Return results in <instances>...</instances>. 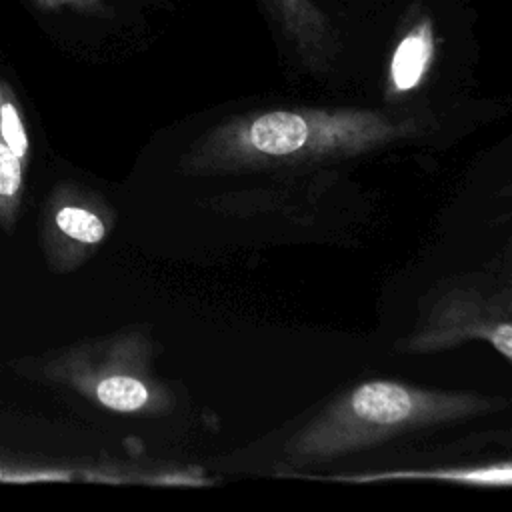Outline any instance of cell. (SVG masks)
<instances>
[{
    "mask_svg": "<svg viewBox=\"0 0 512 512\" xmlns=\"http://www.w3.org/2000/svg\"><path fill=\"white\" fill-rule=\"evenodd\" d=\"M404 134V124L374 110L278 108L218 126L186 164L194 170H238L346 158Z\"/></svg>",
    "mask_w": 512,
    "mask_h": 512,
    "instance_id": "6da1fadb",
    "label": "cell"
},
{
    "mask_svg": "<svg viewBox=\"0 0 512 512\" xmlns=\"http://www.w3.org/2000/svg\"><path fill=\"white\" fill-rule=\"evenodd\" d=\"M488 402L470 394L414 388L396 380H368L334 404L288 442L298 462H320L350 454L424 426L468 418Z\"/></svg>",
    "mask_w": 512,
    "mask_h": 512,
    "instance_id": "7a4b0ae2",
    "label": "cell"
},
{
    "mask_svg": "<svg viewBox=\"0 0 512 512\" xmlns=\"http://www.w3.org/2000/svg\"><path fill=\"white\" fill-rule=\"evenodd\" d=\"M146 358L144 338L128 334L62 354L52 372L106 410L156 414L168 404V396L148 376Z\"/></svg>",
    "mask_w": 512,
    "mask_h": 512,
    "instance_id": "3957f363",
    "label": "cell"
},
{
    "mask_svg": "<svg viewBox=\"0 0 512 512\" xmlns=\"http://www.w3.org/2000/svg\"><path fill=\"white\" fill-rule=\"evenodd\" d=\"M112 212L84 192H56L46 206L44 242L50 262L70 272L108 236Z\"/></svg>",
    "mask_w": 512,
    "mask_h": 512,
    "instance_id": "277c9868",
    "label": "cell"
},
{
    "mask_svg": "<svg viewBox=\"0 0 512 512\" xmlns=\"http://www.w3.org/2000/svg\"><path fill=\"white\" fill-rule=\"evenodd\" d=\"M284 34L310 62L330 56L334 34L328 16L314 0H264Z\"/></svg>",
    "mask_w": 512,
    "mask_h": 512,
    "instance_id": "5b68a950",
    "label": "cell"
},
{
    "mask_svg": "<svg viewBox=\"0 0 512 512\" xmlns=\"http://www.w3.org/2000/svg\"><path fill=\"white\" fill-rule=\"evenodd\" d=\"M436 52V36L430 18L418 20L396 44L390 68H388V82L394 94H404L414 90L434 60Z\"/></svg>",
    "mask_w": 512,
    "mask_h": 512,
    "instance_id": "8992f818",
    "label": "cell"
},
{
    "mask_svg": "<svg viewBox=\"0 0 512 512\" xmlns=\"http://www.w3.org/2000/svg\"><path fill=\"white\" fill-rule=\"evenodd\" d=\"M388 478H430V480H448L462 484H480V486H512V464H490L476 468H446V470H412V472H382L368 474L358 478H348L356 482L370 480H388Z\"/></svg>",
    "mask_w": 512,
    "mask_h": 512,
    "instance_id": "52a82bcc",
    "label": "cell"
},
{
    "mask_svg": "<svg viewBox=\"0 0 512 512\" xmlns=\"http://www.w3.org/2000/svg\"><path fill=\"white\" fill-rule=\"evenodd\" d=\"M26 168L0 134V226L10 230L16 224Z\"/></svg>",
    "mask_w": 512,
    "mask_h": 512,
    "instance_id": "ba28073f",
    "label": "cell"
},
{
    "mask_svg": "<svg viewBox=\"0 0 512 512\" xmlns=\"http://www.w3.org/2000/svg\"><path fill=\"white\" fill-rule=\"evenodd\" d=\"M0 134L4 142L14 150L24 168L30 164V138L26 130V122L22 116V108L12 92L10 84L0 78Z\"/></svg>",
    "mask_w": 512,
    "mask_h": 512,
    "instance_id": "9c48e42d",
    "label": "cell"
},
{
    "mask_svg": "<svg viewBox=\"0 0 512 512\" xmlns=\"http://www.w3.org/2000/svg\"><path fill=\"white\" fill-rule=\"evenodd\" d=\"M480 338H486L500 354L512 360V322H500L492 328L480 330Z\"/></svg>",
    "mask_w": 512,
    "mask_h": 512,
    "instance_id": "30bf717a",
    "label": "cell"
},
{
    "mask_svg": "<svg viewBox=\"0 0 512 512\" xmlns=\"http://www.w3.org/2000/svg\"><path fill=\"white\" fill-rule=\"evenodd\" d=\"M30 2L44 12H58V10H94L100 6L102 0H30Z\"/></svg>",
    "mask_w": 512,
    "mask_h": 512,
    "instance_id": "8fae6325",
    "label": "cell"
}]
</instances>
